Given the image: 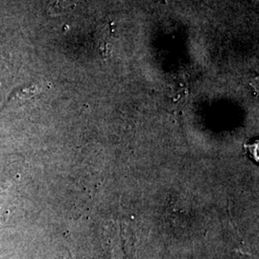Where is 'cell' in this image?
<instances>
[{
	"label": "cell",
	"instance_id": "6da1fadb",
	"mask_svg": "<svg viewBox=\"0 0 259 259\" xmlns=\"http://www.w3.org/2000/svg\"><path fill=\"white\" fill-rule=\"evenodd\" d=\"M74 6V0H51L49 11L51 14L61 15L69 11Z\"/></svg>",
	"mask_w": 259,
	"mask_h": 259
}]
</instances>
